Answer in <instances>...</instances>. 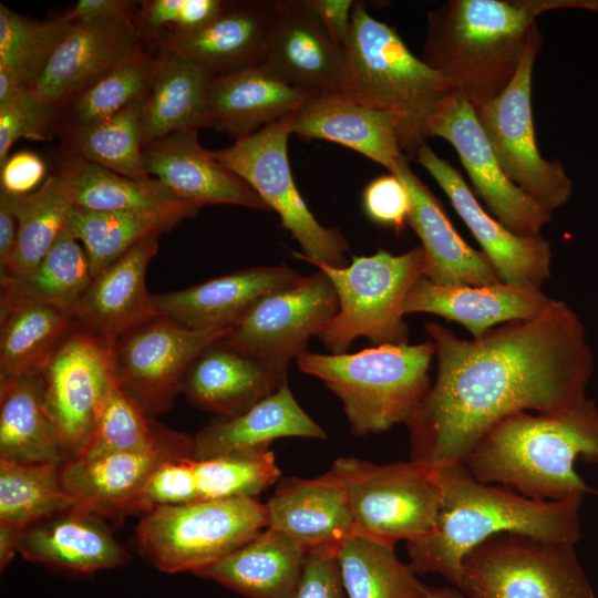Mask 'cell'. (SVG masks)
Here are the masks:
<instances>
[{"label": "cell", "mask_w": 598, "mask_h": 598, "mask_svg": "<svg viewBox=\"0 0 598 598\" xmlns=\"http://www.w3.org/2000/svg\"><path fill=\"white\" fill-rule=\"evenodd\" d=\"M437 372L406 424L411 460L433 467L463 464L483 435L523 411L565 412L587 398L594 354L585 326L563 300L538 316L462 339L424 323Z\"/></svg>", "instance_id": "cell-1"}, {"label": "cell", "mask_w": 598, "mask_h": 598, "mask_svg": "<svg viewBox=\"0 0 598 598\" xmlns=\"http://www.w3.org/2000/svg\"><path fill=\"white\" fill-rule=\"evenodd\" d=\"M568 8L598 11V0H448L427 13L421 59L486 104L515 76L537 17Z\"/></svg>", "instance_id": "cell-2"}, {"label": "cell", "mask_w": 598, "mask_h": 598, "mask_svg": "<svg viewBox=\"0 0 598 598\" xmlns=\"http://www.w3.org/2000/svg\"><path fill=\"white\" fill-rule=\"evenodd\" d=\"M598 464V406L586 398L557 414H512L491 427L463 464L480 482L539 501L582 499L594 489L576 472Z\"/></svg>", "instance_id": "cell-3"}, {"label": "cell", "mask_w": 598, "mask_h": 598, "mask_svg": "<svg viewBox=\"0 0 598 598\" xmlns=\"http://www.w3.org/2000/svg\"><path fill=\"white\" fill-rule=\"evenodd\" d=\"M437 470L442 502L435 526L427 536L406 543L409 565L416 574H439L454 586L463 556L499 533L578 543L582 499H533L477 481L464 464Z\"/></svg>", "instance_id": "cell-4"}, {"label": "cell", "mask_w": 598, "mask_h": 598, "mask_svg": "<svg viewBox=\"0 0 598 598\" xmlns=\"http://www.w3.org/2000/svg\"><path fill=\"white\" fill-rule=\"evenodd\" d=\"M344 52L343 93L392 116L402 152L415 156L433 114L455 91L452 83L415 56L393 28L370 16L362 1L354 2Z\"/></svg>", "instance_id": "cell-5"}, {"label": "cell", "mask_w": 598, "mask_h": 598, "mask_svg": "<svg viewBox=\"0 0 598 598\" xmlns=\"http://www.w3.org/2000/svg\"><path fill=\"white\" fill-rule=\"evenodd\" d=\"M432 341L388 343L353 353L303 351L298 368L341 401L351 432L363 436L408 424L431 389Z\"/></svg>", "instance_id": "cell-6"}, {"label": "cell", "mask_w": 598, "mask_h": 598, "mask_svg": "<svg viewBox=\"0 0 598 598\" xmlns=\"http://www.w3.org/2000/svg\"><path fill=\"white\" fill-rule=\"evenodd\" d=\"M332 281L339 310L318 337L332 353H344L352 342L364 337L375 346L408 343L404 300L423 277L421 246L393 255L380 249L371 256H353L348 266L316 262Z\"/></svg>", "instance_id": "cell-7"}, {"label": "cell", "mask_w": 598, "mask_h": 598, "mask_svg": "<svg viewBox=\"0 0 598 598\" xmlns=\"http://www.w3.org/2000/svg\"><path fill=\"white\" fill-rule=\"evenodd\" d=\"M454 586L465 598H596L575 544L512 532L467 551Z\"/></svg>", "instance_id": "cell-8"}, {"label": "cell", "mask_w": 598, "mask_h": 598, "mask_svg": "<svg viewBox=\"0 0 598 598\" xmlns=\"http://www.w3.org/2000/svg\"><path fill=\"white\" fill-rule=\"evenodd\" d=\"M267 526L266 504L236 497L155 507L144 513L136 536L141 553L158 570L195 575Z\"/></svg>", "instance_id": "cell-9"}, {"label": "cell", "mask_w": 598, "mask_h": 598, "mask_svg": "<svg viewBox=\"0 0 598 598\" xmlns=\"http://www.w3.org/2000/svg\"><path fill=\"white\" fill-rule=\"evenodd\" d=\"M354 520V535L393 547L427 536L442 502L436 467L410 460L374 464L355 457L336 460Z\"/></svg>", "instance_id": "cell-10"}, {"label": "cell", "mask_w": 598, "mask_h": 598, "mask_svg": "<svg viewBox=\"0 0 598 598\" xmlns=\"http://www.w3.org/2000/svg\"><path fill=\"white\" fill-rule=\"evenodd\" d=\"M291 115L265 126L228 147L210 151L221 166L243 178L268 205L298 241L293 256L309 264L342 267L348 241L337 228L321 225L309 209L292 177L288 159Z\"/></svg>", "instance_id": "cell-11"}, {"label": "cell", "mask_w": 598, "mask_h": 598, "mask_svg": "<svg viewBox=\"0 0 598 598\" xmlns=\"http://www.w3.org/2000/svg\"><path fill=\"white\" fill-rule=\"evenodd\" d=\"M542 42L537 27L508 86L491 102L474 109L508 178L553 213L568 202L574 186L561 163L543 158L536 143L532 79Z\"/></svg>", "instance_id": "cell-12"}, {"label": "cell", "mask_w": 598, "mask_h": 598, "mask_svg": "<svg viewBox=\"0 0 598 598\" xmlns=\"http://www.w3.org/2000/svg\"><path fill=\"white\" fill-rule=\"evenodd\" d=\"M338 310L332 281L317 269L261 297L219 342L287 377L289 362L328 328Z\"/></svg>", "instance_id": "cell-13"}, {"label": "cell", "mask_w": 598, "mask_h": 598, "mask_svg": "<svg viewBox=\"0 0 598 598\" xmlns=\"http://www.w3.org/2000/svg\"><path fill=\"white\" fill-rule=\"evenodd\" d=\"M228 331L192 330L156 312L115 341L110 349L112 373L153 417L172 408L189 365Z\"/></svg>", "instance_id": "cell-14"}, {"label": "cell", "mask_w": 598, "mask_h": 598, "mask_svg": "<svg viewBox=\"0 0 598 598\" xmlns=\"http://www.w3.org/2000/svg\"><path fill=\"white\" fill-rule=\"evenodd\" d=\"M447 141L457 152L475 193L491 214L513 233L537 236L553 213L540 206L505 174L476 116L462 92L447 95L433 114L429 137Z\"/></svg>", "instance_id": "cell-15"}, {"label": "cell", "mask_w": 598, "mask_h": 598, "mask_svg": "<svg viewBox=\"0 0 598 598\" xmlns=\"http://www.w3.org/2000/svg\"><path fill=\"white\" fill-rule=\"evenodd\" d=\"M176 456L194 457V437L163 426L142 447L64 462L62 482L75 507L100 517L120 518L136 514L152 475L165 461Z\"/></svg>", "instance_id": "cell-16"}, {"label": "cell", "mask_w": 598, "mask_h": 598, "mask_svg": "<svg viewBox=\"0 0 598 598\" xmlns=\"http://www.w3.org/2000/svg\"><path fill=\"white\" fill-rule=\"evenodd\" d=\"M111 375L110 350L75 329L39 374L44 405L68 461L86 450Z\"/></svg>", "instance_id": "cell-17"}, {"label": "cell", "mask_w": 598, "mask_h": 598, "mask_svg": "<svg viewBox=\"0 0 598 598\" xmlns=\"http://www.w3.org/2000/svg\"><path fill=\"white\" fill-rule=\"evenodd\" d=\"M415 159L445 193L501 280L519 288L540 289L550 276L549 243L540 235H517L492 217L462 174L426 143L417 150Z\"/></svg>", "instance_id": "cell-18"}, {"label": "cell", "mask_w": 598, "mask_h": 598, "mask_svg": "<svg viewBox=\"0 0 598 598\" xmlns=\"http://www.w3.org/2000/svg\"><path fill=\"white\" fill-rule=\"evenodd\" d=\"M289 85L315 94L343 92L346 52L308 0H276L264 56L258 64Z\"/></svg>", "instance_id": "cell-19"}, {"label": "cell", "mask_w": 598, "mask_h": 598, "mask_svg": "<svg viewBox=\"0 0 598 598\" xmlns=\"http://www.w3.org/2000/svg\"><path fill=\"white\" fill-rule=\"evenodd\" d=\"M141 49L133 17L74 22L30 90L61 107Z\"/></svg>", "instance_id": "cell-20"}, {"label": "cell", "mask_w": 598, "mask_h": 598, "mask_svg": "<svg viewBox=\"0 0 598 598\" xmlns=\"http://www.w3.org/2000/svg\"><path fill=\"white\" fill-rule=\"evenodd\" d=\"M266 508L267 527L283 533L307 553L337 556L343 540L354 535L347 489L331 468L313 478H280Z\"/></svg>", "instance_id": "cell-21"}, {"label": "cell", "mask_w": 598, "mask_h": 598, "mask_svg": "<svg viewBox=\"0 0 598 598\" xmlns=\"http://www.w3.org/2000/svg\"><path fill=\"white\" fill-rule=\"evenodd\" d=\"M389 173L396 175L408 192V225L421 240L424 278L447 287L503 282L486 255L471 247L456 231L440 199L411 169L408 157Z\"/></svg>", "instance_id": "cell-22"}, {"label": "cell", "mask_w": 598, "mask_h": 598, "mask_svg": "<svg viewBox=\"0 0 598 598\" xmlns=\"http://www.w3.org/2000/svg\"><path fill=\"white\" fill-rule=\"evenodd\" d=\"M148 175L176 197L196 204L236 205L270 210L238 175L216 162L198 140V131L173 133L143 148Z\"/></svg>", "instance_id": "cell-23"}, {"label": "cell", "mask_w": 598, "mask_h": 598, "mask_svg": "<svg viewBox=\"0 0 598 598\" xmlns=\"http://www.w3.org/2000/svg\"><path fill=\"white\" fill-rule=\"evenodd\" d=\"M159 235L142 239L93 277L72 317L75 330L110 350L127 329L156 313L146 289V271Z\"/></svg>", "instance_id": "cell-24"}, {"label": "cell", "mask_w": 598, "mask_h": 598, "mask_svg": "<svg viewBox=\"0 0 598 598\" xmlns=\"http://www.w3.org/2000/svg\"><path fill=\"white\" fill-rule=\"evenodd\" d=\"M301 275L285 266L251 267L202 283L152 295L157 313L196 331L230 330L265 295L292 283Z\"/></svg>", "instance_id": "cell-25"}, {"label": "cell", "mask_w": 598, "mask_h": 598, "mask_svg": "<svg viewBox=\"0 0 598 598\" xmlns=\"http://www.w3.org/2000/svg\"><path fill=\"white\" fill-rule=\"evenodd\" d=\"M316 95L258 65L214 75L206 95L207 128L239 141L295 114Z\"/></svg>", "instance_id": "cell-26"}, {"label": "cell", "mask_w": 598, "mask_h": 598, "mask_svg": "<svg viewBox=\"0 0 598 598\" xmlns=\"http://www.w3.org/2000/svg\"><path fill=\"white\" fill-rule=\"evenodd\" d=\"M553 301L540 289L494 286H440L422 277L409 291L404 315L425 312L462 324L473 339L511 321L540 315Z\"/></svg>", "instance_id": "cell-27"}, {"label": "cell", "mask_w": 598, "mask_h": 598, "mask_svg": "<svg viewBox=\"0 0 598 598\" xmlns=\"http://www.w3.org/2000/svg\"><path fill=\"white\" fill-rule=\"evenodd\" d=\"M290 130L291 134L326 140L351 148L389 172L406 157L401 150L393 117L343 92L316 95L291 115Z\"/></svg>", "instance_id": "cell-28"}, {"label": "cell", "mask_w": 598, "mask_h": 598, "mask_svg": "<svg viewBox=\"0 0 598 598\" xmlns=\"http://www.w3.org/2000/svg\"><path fill=\"white\" fill-rule=\"evenodd\" d=\"M19 554L33 563L80 574L121 567L130 560L100 516L79 507L28 527Z\"/></svg>", "instance_id": "cell-29"}, {"label": "cell", "mask_w": 598, "mask_h": 598, "mask_svg": "<svg viewBox=\"0 0 598 598\" xmlns=\"http://www.w3.org/2000/svg\"><path fill=\"white\" fill-rule=\"evenodd\" d=\"M274 2L228 1L208 24L166 44L157 53L182 55L214 75L258 65L272 23Z\"/></svg>", "instance_id": "cell-30"}, {"label": "cell", "mask_w": 598, "mask_h": 598, "mask_svg": "<svg viewBox=\"0 0 598 598\" xmlns=\"http://www.w3.org/2000/svg\"><path fill=\"white\" fill-rule=\"evenodd\" d=\"M287 377L215 342L189 365L182 391L198 408L228 419L272 394Z\"/></svg>", "instance_id": "cell-31"}, {"label": "cell", "mask_w": 598, "mask_h": 598, "mask_svg": "<svg viewBox=\"0 0 598 598\" xmlns=\"http://www.w3.org/2000/svg\"><path fill=\"white\" fill-rule=\"evenodd\" d=\"M280 437H326L324 430L300 406L288 383L246 412L218 417L202 429L194 436V457L267 451Z\"/></svg>", "instance_id": "cell-32"}, {"label": "cell", "mask_w": 598, "mask_h": 598, "mask_svg": "<svg viewBox=\"0 0 598 598\" xmlns=\"http://www.w3.org/2000/svg\"><path fill=\"white\" fill-rule=\"evenodd\" d=\"M306 554L290 537L266 527L195 575L247 598H295Z\"/></svg>", "instance_id": "cell-33"}, {"label": "cell", "mask_w": 598, "mask_h": 598, "mask_svg": "<svg viewBox=\"0 0 598 598\" xmlns=\"http://www.w3.org/2000/svg\"><path fill=\"white\" fill-rule=\"evenodd\" d=\"M144 102L143 148L166 135L207 128L206 95L214 74L182 55L161 52Z\"/></svg>", "instance_id": "cell-34"}, {"label": "cell", "mask_w": 598, "mask_h": 598, "mask_svg": "<svg viewBox=\"0 0 598 598\" xmlns=\"http://www.w3.org/2000/svg\"><path fill=\"white\" fill-rule=\"evenodd\" d=\"M74 329L68 315L28 299H0V384L38 377Z\"/></svg>", "instance_id": "cell-35"}, {"label": "cell", "mask_w": 598, "mask_h": 598, "mask_svg": "<svg viewBox=\"0 0 598 598\" xmlns=\"http://www.w3.org/2000/svg\"><path fill=\"white\" fill-rule=\"evenodd\" d=\"M54 174L72 206L80 209L155 210L196 205L176 197L154 177L131 178L70 154L61 153Z\"/></svg>", "instance_id": "cell-36"}, {"label": "cell", "mask_w": 598, "mask_h": 598, "mask_svg": "<svg viewBox=\"0 0 598 598\" xmlns=\"http://www.w3.org/2000/svg\"><path fill=\"white\" fill-rule=\"evenodd\" d=\"M0 460L68 461L45 409L39 375L0 384Z\"/></svg>", "instance_id": "cell-37"}, {"label": "cell", "mask_w": 598, "mask_h": 598, "mask_svg": "<svg viewBox=\"0 0 598 598\" xmlns=\"http://www.w3.org/2000/svg\"><path fill=\"white\" fill-rule=\"evenodd\" d=\"M200 208L189 205L172 209L93 212L72 207L68 226L82 244L95 277L142 239L172 229L183 219L196 216Z\"/></svg>", "instance_id": "cell-38"}, {"label": "cell", "mask_w": 598, "mask_h": 598, "mask_svg": "<svg viewBox=\"0 0 598 598\" xmlns=\"http://www.w3.org/2000/svg\"><path fill=\"white\" fill-rule=\"evenodd\" d=\"M69 226L30 271L1 278V299H28L73 317L93 280L84 248Z\"/></svg>", "instance_id": "cell-39"}, {"label": "cell", "mask_w": 598, "mask_h": 598, "mask_svg": "<svg viewBox=\"0 0 598 598\" xmlns=\"http://www.w3.org/2000/svg\"><path fill=\"white\" fill-rule=\"evenodd\" d=\"M157 58L144 48L59 107L60 138L87 125L112 117L150 93Z\"/></svg>", "instance_id": "cell-40"}, {"label": "cell", "mask_w": 598, "mask_h": 598, "mask_svg": "<svg viewBox=\"0 0 598 598\" xmlns=\"http://www.w3.org/2000/svg\"><path fill=\"white\" fill-rule=\"evenodd\" d=\"M337 560L348 598H425L431 588L393 547L361 536L343 540Z\"/></svg>", "instance_id": "cell-41"}, {"label": "cell", "mask_w": 598, "mask_h": 598, "mask_svg": "<svg viewBox=\"0 0 598 598\" xmlns=\"http://www.w3.org/2000/svg\"><path fill=\"white\" fill-rule=\"evenodd\" d=\"M144 102L60 137L61 153L81 157L131 178L151 177L143 156Z\"/></svg>", "instance_id": "cell-42"}, {"label": "cell", "mask_w": 598, "mask_h": 598, "mask_svg": "<svg viewBox=\"0 0 598 598\" xmlns=\"http://www.w3.org/2000/svg\"><path fill=\"white\" fill-rule=\"evenodd\" d=\"M62 464L0 460V523L27 529L75 507L63 486Z\"/></svg>", "instance_id": "cell-43"}, {"label": "cell", "mask_w": 598, "mask_h": 598, "mask_svg": "<svg viewBox=\"0 0 598 598\" xmlns=\"http://www.w3.org/2000/svg\"><path fill=\"white\" fill-rule=\"evenodd\" d=\"M11 202L18 219L17 243L1 278L33 269L68 227L73 207L55 174L49 175L34 192L11 196Z\"/></svg>", "instance_id": "cell-44"}, {"label": "cell", "mask_w": 598, "mask_h": 598, "mask_svg": "<svg viewBox=\"0 0 598 598\" xmlns=\"http://www.w3.org/2000/svg\"><path fill=\"white\" fill-rule=\"evenodd\" d=\"M186 465L195 502L256 498L281 475L271 450L200 460L189 456Z\"/></svg>", "instance_id": "cell-45"}, {"label": "cell", "mask_w": 598, "mask_h": 598, "mask_svg": "<svg viewBox=\"0 0 598 598\" xmlns=\"http://www.w3.org/2000/svg\"><path fill=\"white\" fill-rule=\"evenodd\" d=\"M71 24L61 16L31 19L0 3V65L12 71L24 87H32Z\"/></svg>", "instance_id": "cell-46"}, {"label": "cell", "mask_w": 598, "mask_h": 598, "mask_svg": "<svg viewBox=\"0 0 598 598\" xmlns=\"http://www.w3.org/2000/svg\"><path fill=\"white\" fill-rule=\"evenodd\" d=\"M162 427L145 414L112 373L97 406L92 437L79 457L142 447L151 443Z\"/></svg>", "instance_id": "cell-47"}, {"label": "cell", "mask_w": 598, "mask_h": 598, "mask_svg": "<svg viewBox=\"0 0 598 598\" xmlns=\"http://www.w3.org/2000/svg\"><path fill=\"white\" fill-rule=\"evenodd\" d=\"M228 1L143 0L133 16L143 48L155 54L166 44L205 27Z\"/></svg>", "instance_id": "cell-48"}, {"label": "cell", "mask_w": 598, "mask_h": 598, "mask_svg": "<svg viewBox=\"0 0 598 598\" xmlns=\"http://www.w3.org/2000/svg\"><path fill=\"white\" fill-rule=\"evenodd\" d=\"M58 121V106L24 89L11 103L0 107V165L18 140L50 141L56 136Z\"/></svg>", "instance_id": "cell-49"}, {"label": "cell", "mask_w": 598, "mask_h": 598, "mask_svg": "<svg viewBox=\"0 0 598 598\" xmlns=\"http://www.w3.org/2000/svg\"><path fill=\"white\" fill-rule=\"evenodd\" d=\"M365 215L374 223L398 233L408 225L410 199L401 179L390 173L371 181L363 190Z\"/></svg>", "instance_id": "cell-50"}, {"label": "cell", "mask_w": 598, "mask_h": 598, "mask_svg": "<svg viewBox=\"0 0 598 598\" xmlns=\"http://www.w3.org/2000/svg\"><path fill=\"white\" fill-rule=\"evenodd\" d=\"M295 598H348L336 555L323 551L306 554Z\"/></svg>", "instance_id": "cell-51"}, {"label": "cell", "mask_w": 598, "mask_h": 598, "mask_svg": "<svg viewBox=\"0 0 598 598\" xmlns=\"http://www.w3.org/2000/svg\"><path fill=\"white\" fill-rule=\"evenodd\" d=\"M47 167L40 155L30 151L17 152L0 165V192L23 196L43 183Z\"/></svg>", "instance_id": "cell-52"}, {"label": "cell", "mask_w": 598, "mask_h": 598, "mask_svg": "<svg viewBox=\"0 0 598 598\" xmlns=\"http://www.w3.org/2000/svg\"><path fill=\"white\" fill-rule=\"evenodd\" d=\"M354 2L352 0H308L333 41L342 49H346L350 38Z\"/></svg>", "instance_id": "cell-53"}, {"label": "cell", "mask_w": 598, "mask_h": 598, "mask_svg": "<svg viewBox=\"0 0 598 598\" xmlns=\"http://www.w3.org/2000/svg\"><path fill=\"white\" fill-rule=\"evenodd\" d=\"M138 4L133 0H80L61 17L71 23L133 17Z\"/></svg>", "instance_id": "cell-54"}, {"label": "cell", "mask_w": 598, "mask_h": 598, "mask_svg": "<svg viewBox=\"0 0 598 598\" xmlns=\"http://www.w3.org/2000/svg\"><path fill=\"white\" fill-rule=\"evenodd\" d=\"M18 234V219L12 207L11 196L0 192V274L11 261Z\"/></svg>", "instance_id": "cell-55"}, {"label": "cell", "mask_w": 598, "mask_h": 598, "mask_svg": "<svg viewBox=\"0 0 598 598\" xmlns=\"http://www.w3.org/2000/svg\"><path fill=\"white\" fill-rule=\"evenodd\" d=\"M25 528L0 523V568L3 570L19 554V546Z\"/></svg>", "instance_id": "cell-56"}, {"label": "cell", "mask_w": 598, "mask_h": 598, "mask_svg": "<svg viewBox=\"0 0 598 598\" xmlns=\"http://www.w3.org/2000/svg\"><path fill=\"white\" fill-rule=\"evenodd\" d=\"M24 89L12 71L0 65V107L11 103Z\"/></svg>", "instance_id": "cell-57"}, {"label": "cell", "mask_w": 598, "mask_h": 598, "mask_svg": "<svg viewBox=\"0 0 598 598\" xmlns=\"http://www.w3.org/2000/svg\"><path fill=\"white\" fill-rule=\"evenodd\" d=\"M425 598H465V596L455 587H431Z\"/></svg>", "instance_id": "cell-58"}, {"label": "cell", "mask_w": 598, "mask_h": 598, "mask_svg": "<svg viewBox=\"0 0 598 598\" xmlns=\"http://www.w3.org/2000/svg\"><path fill=\"white\" fill-rule=\"evenodd\" d=\"M597 383H598V379H597Z\"/></svg>", "instance_id": "cell-59"}]
</instances>
